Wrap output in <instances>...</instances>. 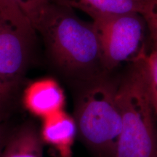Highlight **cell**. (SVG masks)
<instances>
[{
    "mask_svg": "<svg viewBox=\"0 0 157 157\" xmlns=\"http://www.w3.org/2000/svg\"><path fill=\"white\" fill-rule=\"evenodd\" d=\"M34 29L52 66L64 76L81 83L107 75L93 23L82 21L74 10L50 1Z\"/></svg>",
    "mask_w": 157,
    "mask_h": 157,
    "instance_id": "obj_1",
    "label": "cell"
},
{
    "mask_svg": "<svg viewBox=\"0 0 157 157\" xmlns=\"http://www.w3.org/2000/svg\"><path fill=\"white\" fill-rule=\"evenodd\" d=\"M143 56L132 63L128 74L118 84L121 124L115 157H157L156 113L149 95Z\"/></svg>",
    "mask_w": 157,
    "mask_h": 157,
    "instance_id": "obj_2",
    "label": "cell"
},
{
    "mask_svg": "<svg viewBox=\"0 0 157 157\" xmlns=\"http://www.w3.org/2000/svg\"><path fill=\"white\" fill-rule=\"evenodd\" d=\"M78 84L73 116L77 135L95 154L115 157L121 124L118 84L106 75Z\"/></svg>",
    "mask_w": 157,
    "mask_h": 157,
    "instance_id": "obj_3",
    "label": "cell"
},
{
    "mask_svg": "<svg viewBox=\"0 0 157 157\" xmlns=\"http://www.w3.org/2000/svg\"><path fill=\"white\" fill-rule=\"evenodd\" d=\"M36 31L10 0H0V84L17 91L29 67Z\"/></svg>",
    "mask_w": 157,
    "mask_h": 157,
    "instance_id": "obj_4",
    "label": "cell"
},
{
    "mask_svg": "<svg viewBox=\"0 0 157 157\" xmlns=\"http://www.w3.org/2000/svg\"><path fill=\"white\" fill-rule=\"evenodd\" d=\"M101 44L106 73L125 61L135 62L147 53L144 44L147 25L138 13L109 15L93 19Z\"/></svg>",
    "mask_w": 157,
    "mask_h": 157,
    "instance_id": "obj_5",
    "label": "cell"
},
{
    "mask_svg": "<svg viewBox=\"0 0 157 157\" xmlns=\"http://www.w3.org/2000/svg\"><path fill=\"white\" fill-rule=\"evenodd\" d=\"M22 101L25 109L42 120L63 111L66 106L64 90L52 77L30 82L23 90Z\"/></svg>",
    "mask_w": 157,
    "mask_h": 157,
    "instance_id": "obj_6",
    "label": "cell"
},
{
    "mask_svg": "<svg viewBox=\"0 0 157 157\" xmlns=\"http://www.w3.org/2000/svg\"><path fill=\"white\" fill-rule=\"evenodd\" d=\"M39 132L44 144L52 147L58 157H73L77 127L73 116L65 110L43 119Z\"/></svg>",
    "mask_w": 157,
    "mask_h": 157,
    "instance_id": "obj_7",
    "label": "cell"
},
{
    "mask_svg": "<svg viewBox=\"0 0 157 157\" xmlns=\"http://www.w3.org/2000/svg\"><path fill=\"white\" fill-rule=\"evenodd\" d=\"M52 2L72 10H78L92 19L109 15L140 14L146 0H50Z\"/></svg>",
    "mask_w": 157,
    "mask_h": 157,
    "instance_id": "obj_8",
    "label": "cell"
},
{
    "mask_svg": "<svg viewBox=\"0 0 157 157\" xmlns=\"http://www.w3.org/2000/svg\"><path fill=\"white\" fill-rule=\"evenodd\" d=\"M44 146L39 129L26 122L10 132L0 157H43Z\"/></svg>",
    "mask_w": 157,
    "mask_h": 157,
    "instance_id": "obj_9",
    "label": "cell"
},
{
    "mask_svg": "<svg viewBox=\"0 0 157 157\" xmlns=\"http://www.w3.org/2000/svg\"><path fill=\"white\" fill-rule=\"evenodd\" d=\"M143 61L146 70L147 84L153 107L157 116V50L145 54Z\"/></svg>",
    "mask_w": 157,
    "mask_h": 157,
    "instance_id": "obj_10",
    "label": "cell"
},
{
    "mask_svg": "<svg viewBox=\"0 0 157 157\" xmlns=\"http://www.w3.org/2000/svg\"><path fill=\"white\" fill-rule=\"evenodd\" d=\"M22 11L34 29L50 3V0H10Z\"/></svg>",
    "mask_w": 157,
    "mask_h": 157,
    "instance_id": "obj_11",
    "label": "cell"
},
{
    "mask_svg": "<svg viewBox=\"0 0 157 157\" xmlns=\"http://www.w3.org/2000/svg\"><path fill=\"white\" fill-rule=\"evenodd\" d=\"M141 15L146 21L154 50H157V0H146Z\"/></svg>",
    "mask_w": 157,
    "mask_h": 157,
    "instance_id": "obj_12",
    "label": "cell"
},
{
    "mask_svg": "<svg viewBox=\"0 0 157 157\" xmlns=\"http://www.w3.org/2000/svg\"><path fill=\"white\" fill-rule=\"evenodd\" d=\"M17 91L0 84V124L5 123L9 117Z\"/></svg>",
    "mask_w": 157,
    "mask_h": 157,
    "instance_id": "obj_13",
    "label": "cell"
},
{
    "mask_svg": "<svg viewBox=\"0 0 157 157\" xmlns=\"http://www.w3.org/2000/svg\"><path fill=\"white\" fill-rule=\"evenodd\" d=\"M10 134V132H9L8 129L6 128L5 123L0 124V154L7 142Z\"/></svg>",
    "mask_w": 157,
    "mask_h": 157,
    "instance_id": "obj_14",
    "label": "cell"
}]
</instances>
